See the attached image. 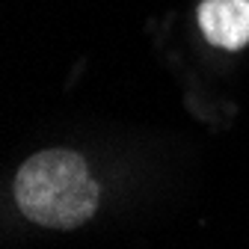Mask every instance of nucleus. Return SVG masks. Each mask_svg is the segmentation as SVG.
I'll return each instance as SVG.
<instances>
[{
	"mask_svg": "<svg viewBox=\"0 0 249 249\" xmlns=\"http://www.w3.org/2000/svg\"><path fill=\"white\" fill-rule=\"evenodd\" d=\"M199 27L211 45L243 48L249 42V0H205L199 6Z\"/></svg>",
	"mask_w": 249,
	"mask_h": 249,
	"instance_id": "nucleus-2",
	"label": "nucleus"
},
{
	"mask_svg": "<svg viewBox=\"0 0 249 249\" xmlns=\"http://www.w3.org/2000/svg\"><path fill=\"white\" fill-rule=\"evenodd\" d=\"M15 199L24 216L48 229H77L98 205V187L80 154L51 148L33 154L15 178Z\"/></svg>",
	"mask_w": 249,
	"mask_h": 249,
	"instance_id": "nucleus-1",
	"label": "nucleus"
}]
</instances>
